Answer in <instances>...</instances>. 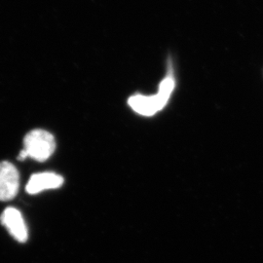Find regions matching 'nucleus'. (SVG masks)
I'll list each match as a JSON object with an SVG mask.
<instances>
[{"label": "nucleus", "mask_w": 263, "mask_h": 263, "mask_svg": "<svg viewBox=\"0 0 263 263\" xmlns=\"http://www.w3.org/2000/svg\"><path fill=\"white\" fill-rule=\"evenodd\" d=\"M20 188V174L10 162H0V201L16 197Z\"/></svg>", "instance_id": "7ed1b4c3"}, {"label": "nucleus", "mask_w": 263, "mask_h": 263, "mask_svg": "<svg viewBox=\"0 0 263 263\" xmlns=\"http://www.w3.org/2000/svg\"><path fill=\"white\" fill-rule=\"evenodd\" d=\"M175 85L176 82L173 77H166L161 82L157 94L135 95L129 99V104L136 112L144 116H152L167 104L175 89Z\"/></svg>", "instance_id": "f257e3e1"}, {"label": "nucleus", "mask_w": 263, "mask_h": 263, "mask_svg": "<svg viewBox=\"0 0 263 263\" xmlns=\"http://www.w3.org/2000/svg\"><path fill=\"white\" fill-rule=\"evenodd\" d=\"M64 183V179L55 173H39L31 176L28 180L26 190L28 194L34 195L44 190L61 187Z\"/></svg>", "instance_id": "39448f33"}, {"label": "nucleus", "mask_w": 263, "mask_h": 263, "mask_svg": "<svg viewBox=\"0 0 263 263\" xmlns=\"http://www.w3.org/2000/svg\"><path fill=\"white\" fill-rule=\"evenodd\" d=\"M1 223L17 241L24 243L28 240V227L21 212L16 208H7L2 213Z\"/></svg>", "instance_id": "20e7f679"}, {"label": "nucleus", "mask_w": 263, "mask_h": 263, "mask_svg": "<svg viewBox=\"0 0 263 263\" xmlns=\"http://www.w3.org/2000/svg\"><path fill=\"white\" fill-rule=\"evenodd\" d=\"M56 149V141L51 133L32 130L24 139V151L28 157L43 162L49 159Z\"/></svg>", "instance_id": "f03ea898"}]
</instances>
